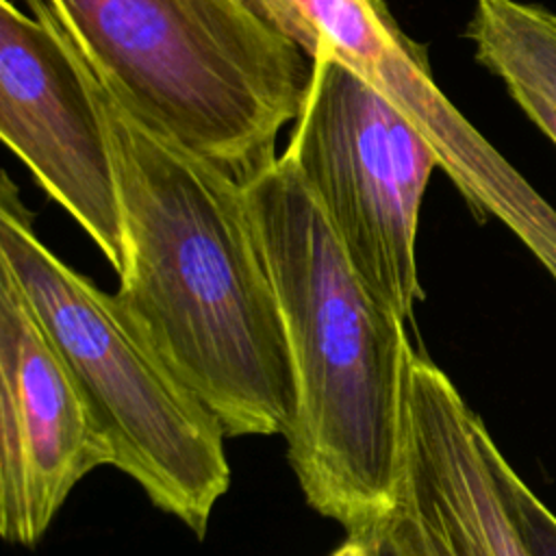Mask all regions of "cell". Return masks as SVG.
Instances as JSON below:
<instances>
[{"label":"cell","instance_id":"1","mask_svg":"<svg viewBox=\"0 0 556 556\" xmlns=\"http://www.w3.org/2000/svg\"><path fill=\"white\" fill-rule=\"evenodd\" d=\"M91 80L124 213L117 304L228 437H285L293 374L243 185L137 119L93 70Z\"/></svg>","mask_w":556,"mask_h":556},{"label":"cell","instance_id":"2","mask_svg":"<svg viewBox=\"0 0 556 556\" xmlns=\"http://www.w3.org/2000/svg\"><path fill=\"white\" fill-rule=\"evenodd\" d=\"M243 191L293 374L287 458L308 506L350 532L395 506L415 345L287 152Z\"/></svg>","mask_w":556,"mask_h":556},{"label":"cell","instance_id":"3","mask_svg":"<svg viewBox=\"0 0 556 556\" xmlns=\"http://www.w3.org/2000/svg\"><path fill=\"white\" fill-rule=\"evenodd\" d=\"M98 80L146 126L248 185L278 161L313 59L254 0H48Z\"/></svg>","mask_w":556,"mask_h":556},{"label":"cell","instance_id":"4","mask_svg":"<svg viewBox=\"0 0 556 556\" xmlns=\"http://www.w3.org/2000/svg\"><path fill=\"white\" fill-rule=\"evenodd\" d=\"M0 265L33 304L113 450V467L148 500L204 539L230 486L226 430L159 358L115 293L61 261L35 232L33 213L2 172Z\"/></svg>","mask_w":556,"mask_h":556},{"label":"cell","instance_id":"5","mask_svg":"<svg viewBox=\"0 0 556 556\" xmlns=\"http://www.w3.org/2000/svg\"><path fill=\"white\" fill-rule=\"evenodd\" d=\"M287 152L376 298L413 319L421 200L439 161L406 115L326 48Z\"/></svg>","mask_w":556,"mask_h":556},{"label":"cell","instance_id":"6","mask_svg":"<svg viewBox=\"0 0 556 556\" xmlns=\"http://www.w3.org/2000/svg\"><path fill=\"white\" fill-rule=\"evenodd\" d=\"M26 4L0 0V137L119 276L124 213L91 70L48 0Z\"/></svg>","mask_w":556,"mask_h":556},{"label":"cell","instance_id":"7","mask_svg":"<svg viewBox=\"0 0 556 556\" xmlns=\"http://www.w3.org/2000/svg\"><path fill=\"white\" fill-rule=\"evenodd\" d=\"M113 450L13 274L0 265V534L33 547Z\"/></svg>","mask_w":556,"mask_h":556},{"label":"cell","instance_id":"8","mask_svg":"<svg viewBox=\"0 0 556 556\" xmlns=\"http://www.w3.org/2000/svg\"><path fill=\"white\" fill-rule=\"evenodd\" d=\"M500 454L447 374L413 348L391 510L410 556H532L500 478Z\"/></svg>","mask_w":556,"mask_h":556},{"label":"cell","instance_id":"9","mask_svg":"<svg viewBox=\"0 0 556 556\" xmlns=\"http://www.w3.org/2000/svg\"><path fill=\"white\" fill-rule=\"evenodd\" d=\"M313 15L324 33V48L406 115L480 217H495L523 176L441 93L424 46L400 28L387 2L313 0Z\"/></svg>","mask_w":556,"mask_h":556},{"label":"cell","instance_id":"10","mask_svg":"<svg viewBox=\"0 0 556 556\" xmlns=\"http://www.w3.org/2000/svg\"><path fill=\"white\" fill-rule=\"evenodd\" d=\"M465 37L476 61L504 87H523L556 106V13L526 0H473Z\"/></svg>","mask_w":556,"mask_h":556},{"label":"cell","instance_id":"11","mask_svg":"<svg viewBox=\"0 0 556 556\" xmlns=\"http://www.w3.org/2000/svg\"><path fill=\"white\" fill-rule=\"evenodd\" d=\"M497 469L513 515L521 528V534L532 556H556V515L517 476V471L510 467L504 454H500Z\"/></svg>","mask_w":556,"mask_h":556},{"label":"cell","instance_id":"12","mask_svg":"<svg viewBox=\"0 0 556 556\" xmlns=\"http://www.w3.org/2000/svg\"><path fill=\"white\" fill-rule=\"evenodd\" d=\"M254 2L313 61L321 54L324 33L315 22L313 0H254Z\"/></svg>","mask_w":556,"mask_h":556},{"label":"cell","instance_id":"13","mask_svg":"<svg viewBox=\"0 0 556 556\" xmlns=\"http://www.w3.org/2000/svg\"><path fill=\"white\" fill-rule=\"evenodd\" d=\"M330 556H410L397 536L391 513L348 532Z\"/></svg>","mask_w":556,"mask_h":556},{"label":"cell","instance_id":"14","mask_svg":"<svg viewBox=\"0 0 556 556\" xmlns=\"http://www.w3.org/2000/svg\"><path fill=\"white\" fill-rule=\"evenodd\" d=\"M517 106L528 115V119L556 146V106L541 98L539 93L523 87H506Z\"/></svg>","mask_w":556,"mask_h":556}]
</instances>
